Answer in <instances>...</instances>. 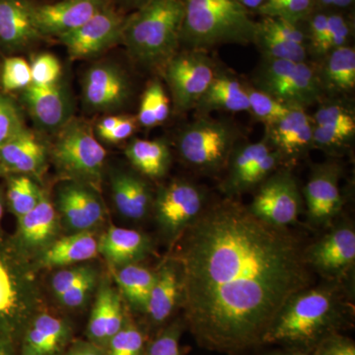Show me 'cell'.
I'll use <instances>...</instances> for the list:
<instances>
[{
    "label": "cell",
    "instance_id": "obj_1",
    "mask_svg": "<svg viewBox=\"0 0 355 355\" xmlns=\"http://www.w3.org/2000/svg\"><path fill=\"white\" fill-rule=\"evenodd\" d=\"M176 243L184 327L210 352L261 347L287 301L312 286L300 240L231 198L207 205Z\"/></svg>",
    "mask_w": 355,
    "mask_h": 355
},
{
    "label": "cell",
    "instance_id": "obj_2",
    "mask_svg": "<svg viewBox=\"0 0 355 355\" xmlns=\"http://www.w3.org/2000/svg\"><path fill=\"white\" fill-rule=\"evenodd\" d=\"M343 284L326 280L292 296L268 329L263 345H279L311 354L324 338L352 328L354 308Z\"/></svg>",
    "mask_w": 355,
    "mask_h": 355
},
{
    "label": "cell",
    "instance_id": "obj_3",
    "mask_svg": "<svg viewBox=\"0 0 355 355\" xmlns=\"http://www.w3.org/2000/svg\"><path fill=\"white\" fill-rule=\"evenodd\" d=\"M38 270L10 237H0V342L19 347L26 329L41 312Z\"/></svg>",
    "mask_w": 355,
    "mask_h": 355
},
{
    "label": "cell",
    "instance_id": "obj_4",
    "mask_svg": "<svg viewBox=\"0 0 355 355\" xmlns=\"http://www.w3.org/2000/svg\"><path fill=\"white\" fill-rule=\"evenodd\" d=\"M184 17L180 43L207 51L225 44L254 43L258 23L238 0H181Z\"/></svg>",
    "mask_w": 355,
    "mask_h": 355
},
{
    "label": "cell",
    "instance_id": "obj_5",
    "mask_svg": "<svg viewBox=\"0 0 355 355\" xmlns=\"http://www.w3.org/2000/svg\"><path fill=\"white\" fill-rule=\"evenodd\" d=\"M183 17L181 0H149L125 22L121 38L141 64L168 62L180 44Z\"/></svg>",
    "mask_w": 355,
    "mask_h": 355
},
{
    "label": "cell",
    "instance_id": "obj_6",
    "mask_svg": "<svg viewBox=\"0 0 355 355\" xmlns=\"http://www.w3.org/2000/svg\"><path fill=\"white\" fill-rule=\"evenodd\" d=\"M238 139L239 132L228 121L202 118L180 133L178 150L193 169L214 174L227 167Z\"/></svg>",
    "mask_w": 355,
    "mask_h": 355
},
{
    "label": "cell",
    "instance_id": "obj_7",
    "mask_svg": "<svg viewBox=\"0 0 355 355\" xmlns=\"http://www.w3.org/2000/svg\"><path fill=\"white\" fill-rule=\"evenodd\" d=\"M107 153L92 130L80 121L62 128L53 148L55 165L65 176L96 188L101 181Z\"/></svg>",
    "mask_w": 355,
    "mask_h": 355
},
{
    "label": "cell",
    "instance_id": "obj_8",
    "mask_svg": "<svg viewBox=\"0 0 355 355\" xmlns=\"http://www.w3.org/2000/svg\"><path fill=\"white\" fill-rule=\"evenodd\" d=\"M256 89L277 101L306 109L319 101L324 90L319 76L306 62L268 60L256 77Z\"/></svg>",
    "mask_w": 355,
    "mask_h": 355
},
{
    "label": "cell",
    "instance_id": "obj_9",
    "mask_svg": "<svg viewBox=\"0 0 355 355\" xmlns=\"http://www.w3.org/2000/svg\"><path fill=\"white\" fill-rule=\"evenodd\" d=\"M205 191L186 180H175L161 187L153 200L159 230L170 243H176L207 207Z\"/></svg>",
    "mask_w": 355,
    "mask_h": 355
},
{
    "label": "cell",
    "instance_id": "obj_10",
    "mask_svg": "<svg viewBox=\"0 0 355 355\" xmlns=\"http://www.w3.org/2000/svg\"><path fill=\"white\" fill-rule=\"evenodd\" d=\"M303 203L295 177L288 168H279L259 184V190L248 209L266 223L288 228L297 222Z\"/></svg>",
    "mask_w": 355,
    "mask_h": 355
},
{
    "label": "cell",
    "instance_id": "obj_11",
    "mask_svg": "<svg viewBox=\"0 0 355 355\" xmlns=\"http://www.w3.org/2000/svg\"><path fill=\"white\" fill-rule=\"evenodd\" d=\"M214 76V64L205 51L189 50L173 55L166 64L165 79L176 109L196 108Z\"/></svg>",
    "mask_w": 355,
    "mask_h": 355
},
{
    "label": "cell",
    "instance_id": "obj_12",
    "mask_svg": "<svg viewBox=\"0 0 355 355\" xmlns=\"http://www.w3.org/2000/svg\"><path fill=\"white\" fill-rule=\"evenodd\" d=\"M305 261L312 272L326 280L345 282L354 270L355 230L350 222H340L323 237L305 248Z\"/></svg>",
    "mask_w": 355,
    "mask_h": 355
},
{
    "label": "cell",
    "instance_id": "obj_13",
    "mask_svg": "<svg viewBox=\"0 0 355 355\" xmlns=\"http://www.w3.org/2000/svg\"><path fill=\"white\" fill-rule=\"evenodd\" d=\"M57 209L69 234L92 231L104 220V203L96 189L73 180L58 188Z\"/></svg>",
    "mask_w": 355,
    "mask_h": 355
},
{
    "label": "cell",
    "instance_id": "obj_14",
    "mask_svg": "<svg viewBox=\"0 0 355 355\" xmlns=\"http://www.w3.org/2000/svg\"><path fill=\"white\" fill-rule=\"evenodd\" d=\"M340 171L335 164L318 165L303 190L308 221L314 227H324L342 211Z\"/></svg>",
    "mask_w": 355,
    "mask_h": 355
},
{
    "label": "cell",
    "instance_id": "obj_15",
    "mask_svg": "<svg viewBox=\"0 0 355 355\" xmlns=\"http://www.w3.org/2000/svg\"><path fill=\"white\" fill-rule=\"evenodd\" d=\"M60 221L58 210L43 191L36 207L17 218L11 241L21 253L34 261L58 239Z\"/></svg>",
    "mask_w": 355,
    "mask_h": 355
},
{
    "label": "cell",
    "instance_id": "obj_16",
    "mask_svg": "<svg viewBox=\"0 0 355 355\" xmlns=\"http://www.w3.org/2000/svg\"><path fill=\"white\" fill-rule=\"evenodd\" d=\"M125 22L113 9H103L83 26L58 37L72 58H91L121 37Z\"/></svg>",
    "mask_w": 355,
    "mask_h": 355
},
{
    "label": "cell",
    "instance_id": "obj_17",
    "mask_svg": "<svg viewBox=\"0 0 355 355\" xmlns=\"http://www.w3.org/2000/svg\"><path fill=\"white\" fill-rule=\"evenodd\" d=\"M106 7L107 0H62L33 6V15L42 35L60 37L80 27Z\"/></svg>",
    "mask_w": 355,
    "mask_h": 355
},
{
    "label": "cell",
    "instance_id": "obj_18",
    "mask_svg": "<svg viewBox=\"0 0 355 355\" xmlns=\"http://www.w3.org/2000/svg\"><path fill=\"white\" fill-rule=\"evenodd\" d=\"M156 279L149 295L146 312L149 323L161 327L167 323L183 299V275L175 257L163 261L155 270Z\"/></svg>",
    "mask_w": 355,
    "mask_h": 355
},
{
    "label": "cell",
    "instance_id": "obj_19",
    "mask_svg": "<svg viewBox=\"0 0 355 355\" xmlns=\"http://www.w3.org/2000/svg\"><path fill=\"white\" fill-rule=\"evenodd\" d=\"M71 336V326L67 320L41 311L21 338L19 355H62Z\"/></svg>",
    "mask_w": 355,
    "mask_h": 355
},
{
    "label": "cell",
    "instance_id": "obj_20",
    "mask_svg": "<svg viewBox=\"0 0 355 355\" xmlns=\"http://www.w3.org/2000/svg\"><path fill=\"white\" fill-rule=\"evenodd\" d=\"M130 85L123 71L113 64H97L84 77L86 104L97 111L119 108L127 101Z\"/></svg>",
    "mask_w": 355,
    "mask_h": 355
},
{
    "label": "cell",
    "instance_id": "obj_21",
    "mask_svg": "<svg viewBox=\"0 0 355 355\" xmlns=\"http://www.w3.org/2000/svg\"><path fill=\"white\" fill-rule=\"evenodd\" d=\"M127 321L121 294L107 280L98 289L87 327L89 342L105 349L109 340Z\"/></svg>",
    "mask_w": 355,
    "mask_h": 355
},
{
    "label": "cell",
    "instance_id": "obj_22",
    "mask_svg": "<svg viewBox=\"0 0 355 355\" xmlns=\"http://www.w3.org/2000/svg\"><path fill=\"white\" fill-rule=\"evenodd\" d=\"M23 100L33 120L44 130H58L69 123V99L58 83L50 85L31 83L23 90Z\"/></svg>",
    "mask_w": 355,
    "mask_h": 355
},
{
    "label": "cell",
    "instance_id": "obj_23",
    "mask_svg": "<svg viewBox=\"0 0 355 355\" xmlns=\"http://www.w3.org/2000/svg\"><path fill=\"white\" fill-rule=\"evenodd\" d=\"M0 161L7 175L37 176L46 166V148L34 132L24 128L0 146Z\"/></svg>",
    "mask_w": 355,
    "mask_h": 355
},
{
    "label": "cell",
    "instance_id": "obj_24",
    "mask_svg": "<svg viewBox=\"0 0 355 355\" xmlns=\"http://www.w3.org/2000/svg\"><path fill=\"white\" fill-rule=\"evenodd\" d=\"M314 125L304 109L293 108L286 116L268 127V141L284 161L296 159L313 144Z\"/></svg>",
    "mask_w": 355,
    "mask_h": 355
},
{
    "label": "cell",
    "instance_id": "obj_25",
    "mask_svg": "<svg viewBox=\"0 0 355 355\" xmlns=\"http://www.w3.org/2000/svg\"><path fill=\"white\" fill-rule=\"evenodd\" d=\"M153 242L144 233L111 226L99 238V254L114 268L140 263L153 253Z\"/></svg>",
    "mask_w": 355,
    "mask_h": 355
},
{
    "label": "cell",
    "instance_id": "obj_26",
    "mask_svg": "<svg viewBox=\"0 0 355 355\" xmlns=\"http://www.w3.org/2000/svg\"><path fill=\"white\" fill-rule=\"evenodd\" d=\"M112 198L119 214L130 220H141L153 205L149 184L135 173L116 171L111 178Z\"/></svg>",
    "mask_w": 355,
    "mask_h": 355
},
{
    "label": "cell",
    "instance_id": "obj_27",
    "mask_svg": "<svg viewBox=\"0 0 355 355\" xmlns=\"http://www.w3.org/2000/svg\"><path fill=\"white\" fill-rule=\"evenodd\" d=\"M99 254V239L93 231L58 238L34 263L38 268H64L92 260Z\"/></svg>",
    "mask_w": 355,
    "mask_h": 355
},
{
    "label": "cell",
    "instance_id": "obj_28",
    "mask_svg": "<svg viewBox=\"0 0 355 355\" xmlns=\"http://www.w3.org/2000/svg\"><path fill=\"white\" fill-rule=\"evenodd\" d=\"M33 6L23 0H0V41L9 48H21L41 36Z\"/></svg>",
    "mask_w": 355,
    "mask_h": 355
},
{
    "label": "cell",
    "instance_id": "obj_29",
    "mask_svg": "<svg viewBox=\"0 0 355 355\" xmlns=\"http://www.w3.org/2000/svg\"><path fill=\"white\" fill-rule=\"evenodd\" d=\"M196 108L200 113H210L214 111L231 113L250 112L247 88L233 77L225 74L216 76Z\"/></svg>",
    "mask_w": 355,
    "mask_h": 355
},
{
    "label": "cell",
    "instance_id": "obj_30",
    "mask_svg": "<svg viewBox=\"0 0 355 355\" xmlns=\"http://www.w3.org/2000/svg\"><path fill=\"white\" fill-rule=\"evenodd\" d=\"M125 155L137 171L150 179L164 177L171 165V151L163 140L133 139Z\"/></svg>",
    "mask_w": 355,
    "mask_h": 355
},
{
    "label": "cell",
    "instance_id": "obj_31",
    "mask_svg": "<svg viewBox=\"0 0 355 355\" xmlns=\"http://www.w3.org/2000/svg\"><path fill=\"white\" fill-rule=\"evenodd\" d=\"M114 277L121 295L133 309L146 312L156 272L137 263L116 268Z\"/></svg>",
    "mask_w": 355,
    "mask_h": 355
},
{
    "label": "cell",
    "instance_id": "obj_32",
    "mask_svg": "<svg viewBox=\"0 0 355 355\" xmlns=\"http://www.w3.org/2000/svg\"><path fill=\"white\" fill-rule=\"evenodd\" d=\"M319 76L322 88L336 93L349 92L355 87V51L343 46L328 53Z\"/></svg>",
    "mask_w": 355,
    "mask_h": 355
},
{
    "label": "cell",
    "instance_id": "obj_33",
    "mask_svg": "<svg viewBox=\"0 0 355 355\" xmlns=\"http://www.w3.org/2000/svg\"><path fill=\"white\" fill-rule=\"evenodd\" d=\"M7 179L6 202L7 207L16 219L24 216L36 207L43 191L32 177L11 174Z\"/></svg>",
    "mask_w": 355,
    "mask_h": 355
},
{
    "label": "cell",
    "instance_id": "obj_34",
    "mask_svg": "<svg viewBox=\"0 0 355 355\" xmlns=\"http://www.w3.org/2000/svg\"><path fill=\"white\" fill-rule=\"evenodd\" d=\"M272 148L266 139L257 144L236 146L228 161V174L222 186V191L227 193L240 178L246 174L258 161L265 157L266 154L270 153Z\"/></svg>",
    "mask_w": 355,
    "mask_h": 355
},
{
    "label": "cell",
    "instance_id": "obj_35",
    "mask_svg": "<svg viewBox=\"0 0 355 355\" xmlns=\"http://www.w3.org/2000/svg\"><path fill=\"white\" fill-rule=\"evenodd\" d=\"M254 43L257 44L268 60L305 62L307 58V46L284 41L263 29L259 24Z\"/></svg>",
    "mask_w": 355,
    "mask_h": 355
},
{
    "label": "cell",
    "instance_id": "obj_36",
    "mask_svg": "<svg viewBox=\"0 0 355 355\" xmlns=\"http://www.w3.org/2000/svg\"><path fill=\"white\" fill-rule=\"evenodd\" d=\"M146 347L144 331L127 319L123 328L109 340L104 355H144Z\"/></svg>",
    "mask_w": 355,
    "mask_h": 355
},
{
    "label": "cell",
    "instance_id": "obj_37",
    "mask_svg": "<svg viewBox=\"0 0 355 355\" xmlns=\"http://www.w3.org/2000/svg\"><path fill=\"white\" fill-rule=\"evenodd\" d=\"M284 162V159L279 151L272 148L270 153L266 154L265 157L261 159L246 173L240 178L230 189L226 195L228 197L240 195L246 191L256 188L257 186L263 183L266 178L270 177L273 172L279 169V166Z\"/></svg>",
    "mask_w": 355,
    "mask_h": 355
},
{
    "label": "cell",
    "instance_id": "obj_38",
    "mask_svg": "<svg viewBox=\"0 0 355 355\" xmlns=\"http://www.w3.org/2000/svg\"><path fill=\"white\" fill-rule=\"evenodd\" d=\"M247 94L250 112L257 120L265 123L266 128L282 120L293 109L256 88H247Z\"/></svg>",
    "mask_w": 355,
    "mask_h": 355
},
{
    "label": "cell",
    "instance_id": "obj_39",
    "mask_svg": "<svg viewBox=\"0 0 355 355\" xmlns=\"http://www.w3.org/2000/svg\"><path fill=\"white\" fill-rule=\"evenodd\" d=\"M313 2L314 0H265L258 10L265 17L297 23L309 14Z\"/></svg>",
    "mask_w": 355,
    "mask_h": 355
},
{
    "label": "cell",
    "instance_id": "obj_40",
    "mask_svg": "<svg viewBox=\"0 0 355 355\" xmlns=\"http://www.w3.org/2000/svg\"><path fill=\"white\" fill-rule=\"evenodd\" d=\"M184 329L183 320L168 324L147 345L144 355H181L180 340Z\"/></svg>",
    "mask_w": 355,
    "mask_h": 355
},
{
    "label": "cell",
    "instance_id": "obj_41",
    "mask_svg": "<svg viewBox=\"0 0 355 355\" xmlns=\"http://www.w3.org/2000/svg\"><path fill=\"white\" fill-rule=\"evenodd\" d=\"M314 127L345 130L355 132V119L340 105H324L314 114Z\"/></svg>",
    "mask_w": 355,
    "mask_h": 355
},
{
    "label": "cell",
    "instance_id": "obj_42",
    "mask_svg": "<svg viewBox=\"0 0 355 355\" xmlns=\"http://www.w3.org/2000/svg\"><path fill=\"white\" fill-rule=\"evenodd\" d=\"M1 83L6 92L24 90L32 83L31 67L24 58H7L2 70Z\"/></svg>",
    "mask_w": 355,
    "mask_h": 355
},
{
    "label": "cell",
    "instance_id": "obj_43",
    "mask_svg": "<svg viewBox=\"0 0 355 355\" xmlns=\"http://www.w3.org/2000/svg\"><path fill=\"white\" fill-rule=\"evenodd\" d=\"M24 128L17 105L10 98L0 94V146Z\"/></svg>",
    "mask_w": 355,
    "mask_h": 355
},
{
    "label": "cell",
    "instance_id": "obj_44",
    "mask_svg": "<svg viewBox=\"0 0 355 355\" xmlns=\"http://www.w3.org/2000/svg\"><path fill=\"white\" fill-rule=\"evenodd\" d=\"M96 272L97 270L90 265H74L69 268H62V270H58L51 277V291L58 298V296L69 291L79 282Z\"/></svg>",
    "mask_w": 355,
    "mask_h": 355
},
{
    "label": "cell",
    "instance_id": "obj_45",
    "mask_svg": "<svg viewBox=\"0 0 355 355\" xmlns=\"http://www.w3.org/2000/svg\"><path fill=\"white\" fill-rule=\"evenodd\" d=\"M350 27L347 20L343 16L334 14L328 15L326 35L319 55L329 53L335 49L347 46V40L349 38Z\"/></svg>",
    "mask_w": 355,
    "mask_h": 355
},
{
    "label": "cell",
    "instance_id": "obj_46",
    "mask_svg": "<svg viewBox=\"0 0 355 355\" xmlns=\"http://www.w3.org/2000/svg\"><path fill=\"white\" fill-rule=\"evenodd\" d=\"M31 67L32 83L37 85H50L57 83L62 67L60 60L51 53H42L33 60Z\"/></svg>",
    "mask_w": 355,
    "mask_h": 355
},
{
    "label": "cell",
    "instance_id": "obj_47",
    "mask_svg": "<svg viewBox=\"0 0 355 355\" xmlns=\"http://www.w3.org/2000/svg\"><path fill=\"white\" fill-rule=\"evenodd\" d=\"M258 24L263 29L284 41L307 46V36L298 27L297 23L282 18L265 17V19Z\"/></svg>",
    "mask_w": 355,
    "mask_h": 355
},
{
    "label": "cell",
    "instance_id": "obj_48",
    "mask_svg": "<svg viewBox=\"0 0 355 355\" xmlns=\"http://www.w3.org/2000/svg\"><path fill=\"white\" fill-rule=\"evenodd\" d=\"M97 279L98 272H96L88 277L87 279H83L69 291L58 296L57 298L58 302L69 309H77V308L83 307L87 302L91 293L94 291L95 287L97 286Z\"/></svg>",
    "mask_w": 355,
    "mask_h": 355
},
{
    "label": "cell",
    "instance_id": "obj_49",
    "mask_svg": "<svg viewBox=\"0 0 355 355\" xmlns=\"http://www.w3.org/2000/svg\"><path fill=\"white\" fill-rule=\"evenodd\" d=\"M311 355H355V343L349 336L335 334L322 340Z\"/></svg>",
    "mask_w": 355,
    "mask_h": 355
},
{
    "label": "cell",
    "instance_id": "obj_50",
    "mask_svg": "<svg viewBox=\"0 0 355 355\" xmlns=\"http://www.w3.org/2000/svg\"><path fill=\"white\" fill-rule=\"evenodd\" d=\"M149 86H150L151 90H153L156 123H157V125H160V123H164L167 120L168 116H169V99H168L167 95H166L162 84L158 83V81H154Z\"/></svg>",
    "mask_w": 355,
    "mask_h": 355
},
{
    "label": "cell",
    "instance_id": "obj_51",
    "mask_svg": "<svg viewBox=\"0 0 355 355\" xmlns=\"http://www.w3.org/2000/svg\"><path fill=\"white\" fill-rule=\"evenodd\" d=\"M137 121L144 128H153L157 125L155 111H154L153 90H151L150 86H148L142 96Z\"/></svg>",
    "mask_w": 355,
    "mask_h": 355
},
{
    "label": "cell",
    "instance_id": "obj_52",
    "mask_svg": "<svg viewBox=\"0 0 355 355\" xmlns=\"http://www.w3.org/2000/svg\"><path fill=\"white\" fill-rule=\"evenodd\" d=\"M327 23H328V15L324 13L317 14L310 21V38L317 53H319L324 42Z\"/></svg>",
    "mask_w": 355,
    "mask_h": 355
},
{
    "label": "cell",
    "instance_id": "obj_53",
    "mask_svg": "<svg viewBox=\"0 0 355 355\" xmlns=\"http://www.w3.org/2000/svg\"><path fill=\"white\" fill-rule=\"evenodd\" d=\"M137 121V119L133 116H121V121H119L118 125L114 128L106 141L116 144V142L128 139L135 132Z\"/></svg>",
    "mask_w": 355,
    "mask_h": 355
},
{
    "label": "cell",
    "instance_id": "obj_54",
    "mask_svg": "<svg viewBox=\"0 0 355 355\" xmlns=\"http://www.w3.org/2000/svg\"><path fill=\"white\" fill-rule=\"evenodd\" d=\"M67 355H104V349L92 343H78Z\"/></svg>",
    "mask_w": 355,
    "mask_h": 355
},
{
    "label": "cell",
    "instance_id": "obj_55",
    "mask_svg": "<svg viewBox=\"0 0 355 355\" xmlns=\"http://www.w3.org/2000/svg\"><path fill=\"white\" fill-rule=\"evenodd\" d=\"M121 116H111L104 119L101 123L98 125V135L102 139L107 140L114 128L116 127L119 121H121Z\"/></svg>",
    "mask_w": 355,
    "mask_h": 355
},
{
    "label": "cell",
    "instance_id": "obj_56",
    "mask_svg": "<svg viewBox=\"0 0 355 355\" xmlns=\"http://www.w3.org/2000/svg\"><path fill=\"white\" fill-rule=\"evenodd\" d=\"M263 355H311V354L303 352V350L286 349V347H284L282 349L273 350V352H268V354Z\"/></svg>",
    "mask_w": 355,
    "mask_h": 355
},
{
    "label": "cell",
    "instance_id": "obj_57",
    "mask_svg": "<svg viewBox=\"0 0 355 355\" xmlns=\"http://www.w3.org/2000/svg\"><path fill=\"white\" fill-rule=\"evenodd\" d=\"M17 349L11 343L0 342V355H17Z\"/></svg>",
    "mask_w": 355,
    "mask_h": 355
},
{
    "label": "cell",
    "instance_id": "obj_58",
    "mask_svg": "<svg viewBox=\"0 0 355 355\" xmlns=\"http://www.w3.org/2000/svg\"><path fill=\"white\" fill-rule=\"evenodd\" d=\"M247 9H259L265 0H238Z\"/></svg>",
    "mask_w": 355,
    "mask_h": 355
},
{
    "label": "cell",
    "instance_id": "obj_59",
    "mask_svg": "<svg viewBox=\"0 0 355 355\" xmlns=\"http://www.w3.org/2000/svg\"><path fill=\"white\" fill-rule=\"evenodd\" d=\"M6 205V191H4L3 189L0 188V225H1L2 218H3ZM0 237H2L1 233H0Z\"/></svg>",
    "mask_w": 355,
    "mask_h": 355
},
{
    "label": "cell",
    "instance_id": "obj_60",
    "mask_svg": "<svg viewBox=\"0 0 355 355\" xmlns=\"http://www.w3.org/2000/svg\"><path fill=\"white\" fill-rule=\"evenodd\" d=\"M331 6L345 8V7L349 6L354 0H331Z\"/></svg>",
    "mask_w": 355,
    "mask_h": 355
},
{
    "label": "cell",
    "instance_id": "obj_61",
    "mask_svg": "<svg viewBox=\"0 0 355 355\" xmlns=\"http://www.w3.org/2000/svg\"><path fill=\"white\" fill-rule=\"evenodd\" d=\"M7 176V172L4 166L2 165L1 161H0V177Z\"/></svg>",
    "mask_w": 355,
    "mask_h": 355
},
{
    "label": "cell",
    "instance_id": "obj_62",
    "mask_svg": "<svg viewBox=\"0 0 355 355\" xmlns=\"http://www.w3.org/2000/svg\"><path fill=\"white\" fill-rule=\"evenodd\" d=\"M314 1H315V0H314ZM317 1L321 2V3L324 4V6H331V0H317Z\"/></svg>",
    "mask_w": 355,
    "mask_h": 355
}]
</instances>
